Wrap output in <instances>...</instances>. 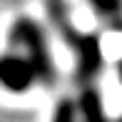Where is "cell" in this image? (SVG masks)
Masks as SVG:
<instances>
[{"label": "cell", "instance_id": "obj_3", "mask_svg": "<svg viewBox=\"0 0 122 122\" xmlns=\"http://www.w3.org/2000/svg\"><path fill=\"white\" fill-rule=\"evenodd\" d=\"M72 45L77 50V57H80V77H92L102 67V50H100V40L92 35H70Z\"/></svg>", "mask_w": 122, "mask_h": 122}, {"label": "cell", "instance_id": "obj_1", "mask_svg": "<svg viewBox=\"0 0 122 122\" xmlns=\"http://www.w3.org/2000/svg\"><path fill=\"white\" fill-rule=\"evenodd\" d=\"M13 40L27 45V50H30V65H32V70H35V75L40 77L42 82L52 80V65H50L47 47H45V42H42L37 27L32 23H27V20H23V23H18L13 27Z\"/></svg>", "mask_w": 122, "mask_h": 122}, {"label": "cell", "instance_id": "obj_4", "mask_svg": "<svg viewBox=\"0 0 122 122\" xmlns=\"http://www.w3.org/2000/svg\"><path fill=\"white\" fill-rule=\"evenodd\" d=\"M80 112H82V117H85V122H110L105 117L102 100H100V95L92 87H87L80 95Z\"/></svg>", "mask_w": 122, "mask_h": 122}, {"label": "cell", "instance_id": "obj_7", "mask_svg": "<svg viewBox=\"0 0 122 122\" xmlns=\"http://www.w3.org/2000/svg\"><path fill=\"white\" fill-rule=\"evenodd\" d=\"M117 122H122V117H120V120H117Z\"/></svg>", "mask_w": 122, "mask_h": 122}, {"label": "cell", "instance_id": "obj_2", "mask_svg": "<svg viewBox=\"0 0 122 122\" xmlns=\"http://www.w3.org/2000/svg\"><path fill=\"white\" fill-rule=\"evenodd\" d=\"M35 70H32L30 60L20 57H0V82L13 92H25L35 80Z\"/></svg>", "mask_w": 122, "mask_h": 122}, {"label": "cell", "instance_id": "obj_6", "mask_svg": "<svg viewBox=\"0 0 122 122\" xmlns=\"http://www.w3.org/2000/svg\"><path fill=\"white\" fill-rule=\"evenodd\" d=\"M117 77H120V82H122V60H120V65H117Z\"/></svg>", "mask_w": 122, "mask_h": 122}, {"label": "cell", "instance_id": "obj_5", "mask_svg": "<svg viewBox=\"0 0 122 122\" xmlns=\"http://www.w3.org/2000/svg\"><path fill=\"white\" fill-rule=\"evenodd\" d=\"M52 122H75V102L72 100H60L55 105Z\"/></svg>", "mask_w": 122, "mask_h": 122}]
</instances>
